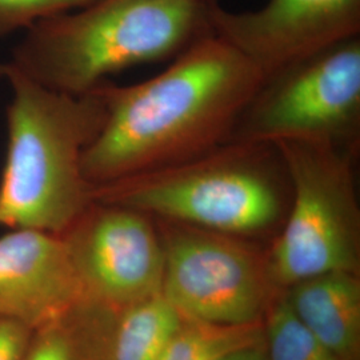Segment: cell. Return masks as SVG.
<instances>
[{"label": "cell", "mask_w": 360, "mask_h": 360, "mask_svg": "<svg viewBox=\"0 0 360 360\" xmlns=\"http://www.w3.org/2000/svg\"><path fill=\"white\" fill-rule=\"evenodd\" d=\"M60 235L7 230L0 235V316L31 330L86 299Z\"/></svg>", "instance_id": "cell-10"}, {"label": "cell", "mask_w": 360, "mask_h": 360, "mask_svg": "<svg viewBox=\"0 0 360 360\" xmlns=\"http://www.w3.org/2000/svg\"><path fill=\"white\" fill-rule=\"evenodd\" d=\"M210 28L269 77L349 39L360 38V0H267L230 11L214 1Z\"/></svg>", "instance_id": "cell-9"}, {"label": "cell", "mask_w": 360, "mask_h": 360, "mask_svg": "<svg viewBox=\"0 0 360 360\" xmlns=\"http://www.w3.org/2000/svg\"><path fill=\"white\" fill-rule=\"evenodd\" d=\"M207 1H217V0H207Z\"/></svg>", "instance_id": "cell-19"}, {"label": "cell", "mask_w": 360, "mask_h": 360, "mask_svg": "<svg viewBox=\"0 0 360 360\" xmlns=\"http://www.w3.org/2000/svg\"><path fill=\"white\" fill-rule=\"evenodd\" d=\"M94 0H0V37L28 30L40 20L82 8Z\"/></svg>", "instance_id": "cell-16"}, {"label": "cell", "mask_w": 360, "mask_h": 360, "mask_svg": "<svg viewBox=\"0 0 360 360\" xmlns=\"http://www.w3.org/2000/svg\"><path fill=\"white\" fill-rule=\"evenodd\" d=\"M291 184L276 144L224 143L168 167L94 187V199L255 240L281 230Z\"/></svg>", "instance_id": "cell-4"}, {"label": "cell", "mask_w": 360, "mask_h": 360, "mask_svg": "<svg viewBox=\"0 0 360 360\" xmlns=\"http://www.w3.org/2000/svg\"><path fill=\"white\" fill-rule=\"evenodd\" d=\"M34 330L0 316V360H23Z\"/></svg>", "instance_id": "cell-17"}, {"label": "cell", "mask_w": 360, "mask_h": 360, "mask_svg": "<svg viewBox=\"0 0 360 360\" xmlns=\"http://www.w3.org/2000/svg\"><path fill=\"white\" fill-rule=\"evenodd\" d=\"M263 335L269 360H342L300 323L283 294L272 299Z\"/></svg>", "instance_id": "cell-15"}, {"label": "cell", "mask_w": 360, "mask_h": 360, "mask_svg": "<svg viewBox=\"0 0 360 360\" xmlns=\"http://www.w3.org/2000/svg\"><path fill=\"white\" fill-rule=\"evenodd\" d=\"M207 0H94L26 30L8 63L41 86L83 95L129 67L174 59L211 32Z\"/></svg>", "instance_id": "cell-3"}, {"label": "cell", "mask_w": 360, "mask_h": 360, "mask_svg": "<svg viewBox=\"0 0 360 360\" xmlns=\"http://www.w3.org/2000/svg\"><path fill=\"white\" fill-rule=\"evenodd\" d=\"M296 318L342 360H359V272L330 271L284 288Z\"/></svg>", "instance_id": "cell-11"}, {"label": "cell", "mask_w": 360, "mask_h": 360, "mask_svg": "<svg viewBox=\"0 0 360 360\" xmlns=\"http://www.w3.org/2000/svg\"><path fill=\"white\" fill-rule=\"evenodd\" d=\"M263 79L240 52L208 32L155 77L131 86L104 82L96 90L105 120L83 155L86 179L103 186L230 142Z\"/></svg>", "instance_id": "cell-1"}, {"label": "cell", "mask_w": 360, "mask_h": 360, "mask_svg": "<svg viewBox=\"0 0 360 360\" xmlns=\"http://www.w3.org/2000/svg\"><path fill=\"white\" fill-rule=\"evenodd\" d=\"M283 156L291 198L267 248L275 287L330 271L360 269L359 151L330 143H275Z\"/></svg>", "instance_id": "cell-5"}, {"label": "cell", "mask_w": 360, "mask_h": 360, "mask_svg": "<svg viewBox=\"0 0 360 360\" xmlns=\"http://www.w3.org/2000/svg\"><path fill=\"white\" fill-rule=\"evenodd\" d=\"M116 315L86 297L34 330L23 360H111Z\"/></svg>", "instance_id": "cell-12"}, {"label": "cell", "mask_w": 360, "mask_h": 360, "mask_svg": "<svg viewBox=\"0 0 360 360\" xmlns=\"http://www.w3.org/2000/svg\"><path fill=\"white\" fill-rule=\"evenodd\" d=\"M233 142L330 143L360 150V38L264 77Z\"/></svg>", "instance_id": "cell-6"}, {"label": "cell", "mask_w": 360, "mask_h": 360, "mask_svg": "<svg viewBox=\"0 0 360 360\" xmlns=\"http://www.w3.org/2000/svg\"><path fill=\"white\" fill-rule=\"evenodd\" d=\"M165 252L162 295L184 319L263 322L274 299L267 248L255 240L155 219Z\"/></svg>", "instance_id": "cell-7"}, {"label": "cell", "mask_w": 360, "mask_h": 360, "mask_svg": "<svg viewBox=\"0 0 360 360\" xmlns=\"http://www.w3.org/2000/svg\"><path fill=\"white\" fill-rule=\"evenodd\" d=\"M263 340V322L217 324L184 319L158 360H218Z\"/></svg>", "instance_id": "cell-14"}, {"label": "cell", "mask_w": 360, "mask_h": 360, "mask_svg": "<svg viewBox=\"0 0 360 360\" xmlns=\"http://www.w3.org/2000/svg\"><path fill=\"white\" fill-rule=\"evenodd\" d=\"M184 318L162 294L116 315L111 360H158Z\"/></svg>", "instance_id": "cell-13"}, {"label": "cell", "mask_w": 360, "mask_h": 360, "mask_svg": "<svg viewBox=\"0 0 360 360\" xmlns=\"http://www.w3.org/2000/svg\"><path fill=\"white\" fill-rule=\"evenodd\" d=\"M0 74L13 90L0 230L62 235L94 202L82 162L103 127V99L96 89L83 95L47 89L8 62L0 65Z\"/></svg>", "instance_id": "cell-2"}, {"label": "cell", "mask_w": 360, "mask_h": 360, "mask_svg": "<svg viewBox=\"0 0 360 360\" xmlns=\"http://www.w3.org/2000/svg\"><path fill=\"white\" fill-rule=\"evenodd\" d=\"M60 236L91 299L119 311L162 292L165 252L150 215L94 199Z\"/></svg>", "instance_id": "cell-8"}, {"label": "cell", "mask_w": 360, "mask_h": 360, "mask_svg": "<svg viewBox=\"0 0 360 360\" xmlns=\"http://www.w3.org/2000/svg\"><path fill=\"white\" fill-rule=\"evenodd\" d=\"M218 360H269L266 348H264V340L245 346V347L239 348L236 351H232L230 354L219 358Z\"/></svg>", "instance_id": "cell-18"}]
</instances>
